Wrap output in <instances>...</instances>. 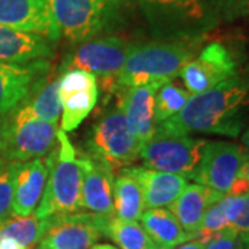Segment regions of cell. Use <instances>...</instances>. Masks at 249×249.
<instances>
[{
    "mask_svg": "<svg viewBox=\"0 0 249 249\" xmlns=\"http://www.w3.org/2000/svg\"><path fill=\"white\" fill-rule=\"evenodd\" d=\"M104 235L114 240L121 249H154L157 245L148 237V234L137 222L121 220L111 216L107 223Z\"/></svg>",
    "mask_w": 249,
    "mask_h": 249,
    "instance_id": "obj_26",
    "label": "cell"
},
{
    "mask_svg": "<svg viewBox=\"0 0 249 249\" xmlns=\"http://www.w3.org/2000/svg\"><path fill=\"white\" fill-rule=\"evenodd\" d=\"M248 160L249 154L238 144L208 142L193 180L227 196Z\"/></svg>",
    "mask_w": 249,
    "mask_h": 249,
    "instance_id": "obj_10",
    "label": "cell"
},
{
    "mask_svg": "<svg viewBox=\"0 0 249 249\" xmlns=\"http://www.w3.org/2000/svg\"><path fill=\"white\" fill-rule=\"evenodd\" d=\"M90 249H116L112 245H108V244H98V245H93Z\"/></svg>",
    "mask_w": 249,
    "mask_h": 249,
    "instance_id": "obj_37",
    "label": "cell"
},
{
    "mask_svg": "<svg viewBox=\"0 0 249 249\" xmlns=\"http://www.w3.org/2000/svg\"><path fill=\"white\" fill-rule=\"evenodd\" d=\"M16 108L29 118L57 124L62 112L61 100L58 97V78L50 80L49 73L40 76L29 90L27 97Z\"/></svg>",
    "mask_w": 249,
    "mask_h": 249,
    "instance_id": "obj_22",
    "label": "cell"
},
{
    "mask_svg": "<svg viewBox=\"0 0 249 249\" xmlns=\"http://www.w3.org/2000/svg\"><path fill=\"white\" fill-rule=\"evenodd\" d=\"M86 145L88 155L106 162L114 170L136 162L140 158L142 147L124 112L116 106L106 111L91 126Z\"/></svg>",
    "mask_w": 249,
    "mask_h": 249,
    "instance_id": "obj_7",
    "label": "cell"
},
{
    "mask_svg": "<svg viewBox=\"0 0 249 249\" xmlns=\"http://www.w3.org/2000/svg\"><path fill=\"white\" fill-rule=\"evenodd\" d=\"M57 124L29 118L14 107L0 118V158L11 162L45 158L57 142Z\"/></svg>",
    "mask_w": 249,
    "mask_h": 249,
    "instance_id": "obj_5",
    "label": "cell"
},
{
    "mask_svg": "<svg viewBox=\"0 0 249 249\" xmlns=\"http://www.w3.org/2000/svg\"><path fill=\"white\" fill-rule=\"evenodd\" d=\"M241 142H242V147H244V148L247 150V152L249 154V124L247 126V129L244 130V133H242Z\"/></svg>",
    "mask_w": 249,
    "mask_h": 249,
    "instance_id": "obj_35",
    "label": "cell"
},
{
    "mask_svg": "<svg viewBox=\"0 0 249 249\" xmlns=\"http://www.w3.org/2000/svg\"><path fill=\"white\" fill-rule=\"evenodd\" d=\"M142 229L158 249H173L191 240L175 214L166 209H147L140 217Z\"/></svg>",
    "mask_w": 249,
    "mask_h": 249,
    "instance_id": "obj_23",
    "label": "cell"
},
{
    "mask_svg": "<svg viewBox=\"0 0 249 249\" xmlns=\"http://www.w3.org/2000/svg\"><path fill=\"white\" fill-rule=\"evenodd\" d=\"M160 85H144L137 88L118 89L116 107L124 112L127 124L140 144L152 139L157 130L154 116V97Z\"/></svg>",
    "mask_w": 249,
    "mask_h": 249,
    "instance_id": "obj_15",
    "label": "cell"
},
{
    "mask_svg": "<svg viewBox=\"0 0 249 249\" xmlns=\"http://www.w3.org/2000/svg\"><path fill=\"white\" fill-rule=\"evenodd\" d=\"M237 73V62L223 43L206 45L183 67L180 76L184 88L193 96L212 89Z\"/></svg>",
    "mask_w": 249,
    "mask_h": 249,
    "instance_id": "obj_12",
    "label": "cell"
},
{
    "mask_svg": "<svg viewBox=\"0 0 249 249\" xmlns=\"http://www.w3.org/2000/svg\"><path fill=\"white\" fill-rule=\"evenodd\" d=\"M229 224L238 234L244 245L249 244V194L241 196H226Z\"/></svg>",
    "mask_w": 249,
    "mask_h": 249,
    "instance_id": "obj_29",
    "label": "cell"
},
{
    "mask_svg": "<svg viewBox=\"0 0 249 249\" xmlns=\"http://www.w3.org/2000/svg\"><path fill=\"white\" fill-rule=\"evenodd\" d=\"M202 36L160 40L137 45L126 58L116 79V90L144 85H165L180 75L183 67L196 57Z\"/></svg>",
    "mask_w": 249,
    "mask_h": 249,
    "instance_id": "obj_2",
    "label": "cell"
},
{
    "mask_svg": "<svg viewBox=\"0 0 249 249\" xmlns=\"http://www.w3.org/2000/svg\"><path fill=\"white\" fill-rule=\"evenodd\" d=\"M227 229H230V224H229L227 205H226V196H224L208 209L201 224V229L196 232L194 240H199L208 244L212 238Z\"/></svg>",
    "mask_w": 249,
    "mask_h": 249,
    "instance_id": "obj_28",
    "label": "cell"
},
{
    "mask_svg": "<svg viewBox=\"0 0 249 249\" xmlns=\"http://www.w3.org/2000/svg\"><path fill=\"white\" fill-rule=\"evenodd\" d=\"M206 142L204 139L170 136L155 130L151 140L142 144L140 158L147 169L193 178Z\"/></svg>",
    "mask_w": 249,
    "mask_h": 249,
    "instance_id": "obj_9",
    "label": "cell"
},
{
    "mask_svg": "<svg viewBox=\"0 0 249 249\" xmlns=\"http://www.w3.org/2000/svg\"><path fill=\"white\" fill-rule=\"evenodd\" d=\"M214 22L232 21L249 13V0H201Z\"/></svg>",
    "mask_w": 249,
    "mask_h": 249,
    "instance_id": "obj_30",
    "label": "cell"
},
{
    "mask_svg": "<svg viewBox=\"0 0 249 249\" xmlns=\"http://www.w3.org/2000/svg\"><path fill=\"white\" fill-rule=\"evenodd\" d=\"M136 43L119 36H104L82 42L64 58L60 72L80 70L94 75L101 89L116 91V79Z\"/></svg>",
    "mask_w": 249,
    "mask_h": 249,
    "instance_id": "obj_6",
    "label": "cell"
},
{
    "mask_svg": "<svg viewBox=\"0 0 249 249\" xmlns=\"http://www.w3.org/2000/svg\"><path fill=\"white\" fill-rule=\"evenodd\" d=\"M13 169L11 165L0 169V226L7 222L13 214Z\"/></svg>",
    "mask_w": 249,
    "mask_h": 249,
    "instance_id": "obj_31",
    "label": "cell"
},
{
    "mask_svg": "<svg viewBox=\"0 0 249 249\" xmlns=\"http://www.w3.org/2000/svg\"><path fill=\"white\" fill-rule=\"evenodd\" d=\"M142 187L145 209H158L173 204L186 188V178L158 170L147 169L142 166H126Z\"/></svg>",
    "mask_w": 249,
    "mask_h": 249,
    "instance_id": "obj_20",
    "label": "cell"
},
{
    "mask_svg": "<svg viewBox=\"0 0 249 249\" xmlns=\"http://www.w3.org/2000/svg\"><path fill=\"white\" fill-rule=\"evenodd\" d=\"M60 37L82 43L98 35L115 16L119 0H46Z\"/></svg>",
    "mask_w": 249,
    "mask_h": 249,
    "instance_id": "obj_8",
    "label": "cell"
},
{
    "mask_svg": "<svg viewBox=\"0 0 249 249\" xmlns=\"http://www.w3.org/2000/svg\"><path fill=\"white\" fill-rule=\"evenodd\" d=\"M204 249H244V244L231 227L209 241Z\"/></svg>",
    "mask_w": 249,
    "mask_h": 249,
    "instance_id": "obj_32",
    "label": "cell"
},
{
    "mask_svg": "<svg viewBox=\"0 0 249 249\" xmlns=\"http://www.w3.org/2000/svg\"><path fill=\"white\" fill-rule=\"evenodd\" d=\"M109 217L93 212L55 216L36 249H90L104 235Z\"/></svg>",
    "mask_w": 249,
    "mask_h": 249,
    "instance_id": "obj_11",
    "label": "cell"
},
{
    "mask_svg": "<svg viewBox=\"0 0 249 249\" xmlns=\"http://www.w3.org/2000/svg\"><path fill=\"white\" fill-rule=\"evenodd\" d=\"M160 40L198 37L216 27L201 0H134Z\"/></svg>",
    "mask_w": 249,
    "mask_h": 249,
    "instance_id": "obj_4",
    "label": "cell"
},
{
    "mask_svg": "<svg viewBox=\"0 0 249 249\" xmlns=\"http://www.w3.org/2000/svg\"><path fill=\"white\" fill-rule=\"evenodd\" d=\"M226 194L214 191L202 184H187L178 199L169 206V211L175 214L184 231L194 240L199 231L208 209L224 198Z\"/></svg>",
    "mask_w": 249,
    "mask_h": 249,
    "instance_id": "obj_19",
    "label": "cell"
},
{
    "mask_svg": "<svg viewBox=\"0 0 249 249\" xmlns=\"http://www.w3.org/2000/svg\"><path fill=\"white\" fill-rule=\"evenodd\" d=\"M240 173L244 176V178L247 180V183H248V187H249V160L245 162V165L242 166V169H241Z\"/></svg>",
    "mask_w": 249,
    "mask_h": 249,
    "instance_id": "obj_36",
    "label": "cell"
},
{
    "mask_svg": "<svg viewBox=\"0 0 249 249\" xmlns=\"http://www.w3.org/2000/svg\"><path fill=\"white\" fill-rule=\"evenodd\" d=\"M47 71V60L29 64H0V118L17 107L36 80Z\"/></svg>",
    "mask_w": 249,
    "mask_h": 249,
    "instance_id": "obj_18",
    "label": "cell"
},
{
    "mask_svg": "<svg viewBox=\"0 0 249 249\" xmlns=\"http://www.w3.org/2000/svg\"><path fill=\"white\" fill-rule=\"evenodd\" d=\"M0 25L43 36L52 42L60 39L46 0H0Z\"/></svg>",
    "mask_w": 249,
    "mask_h": 249,
    "instance_id": "obj_14",
    "label": "cell"
},
{
    "mask_svg": "<svg viewBox=\"0 0 249 249\" xmlns=\"http://www.w3.org/2000/svg\"><path fill=\"white\" fill-rule=\"evenodd\" d=\"M0 249H28L11 238H0Z\"/></svg>",
    "mask_w": 249,
    "mask_h": 249,
    "instance_id": "obj_34",
    "label": "cell"
},
{
    "mask_svg": "<svg viewBox=\"0 0 249 249\" xmlns=\"http://www.w3.org/2000/svg\"><path fill=\"white\" fill-rule=\"evenodd\" d=\"M114 172L108 163L85 155V173L80 194V208L93 213H114Z\"/></svg>",
    "mask_w": 249,
    "mask_h": 249,
    "instance_id": "obj_16",
    "label": "cell"
},
{
    "mask_svg": "<svg viewBox=\"0 0 249 249\" xmlns=\"http://www.w3.org/2000/svg\"><path fill=\"white\" fill-rule=\"evenodd\" d=\"M244 249H249V244L248 245H244Z\"/></svg>",
    "mask_w": 249,
    "mask_h": 249,
    "instance_id": "obj_39",
    "label": "cell"
},
{
    "mask_svg": "<svg viewBox=\"0 0 249 249\" xmlns=\"http://www.w3.org/2000/svg\"><path fill=\"white\" fill-rule=\"evenodd\" d=\"M55 216L37 217L35 213L28 216H11L0 226V238H11L28 249H34L52 227Z\"/></svg>",
    "mask_w": 249,
    "mask_h": 249,
    "instance_id": "obj_25",
    "label": "cell"
},
{
    "mask_svg": "<svg viewBox=\"0 0 249 249\" xmlns=\"http://www.w3.org/2000/svg\"><path fill=\"white\" fill-rule=\"evenodd\" d=\"M58 97L61 100V130L72 132L97 104L98 85L94 75L71 70L58 78Z\"/></svg>",
    "mask_w": 249,
    "mask_h": 249,
    "instance_id": "obj_13",
    "label": "cell"
},
{
    "mask_svg": "<svg viewBox=\"0 0 249 249\" xmlns=\"http://www.w3.org/2000/svg\"><path fill=\"white\" fill-rule=\"evenodd\" d=\"M45 160L49 175L43 196L36 208V216L43 219L79 212L85 155L78 157L65 132L58 130L57 142Z\"/></svg>",
    "mask_w": 249,
    "mask_h": 249,
    "instance_id": "obj_3",
    "label": "cell"
},
{
    "mask_svg": "<svg viewBox=\"0 0 249 249\" xmlns=\"http://www.w3.org/2000/svg\"><path fill=\"white\" fill-rule=\"evenodd\" d=\"M144 211L142 187L127 170L122 168L114 181V213L121 220L137 222Z\"/></svg>",
    "mask_w": 249,
    "mask_h": 249,
    "instance_id": "obj_24",
    "label": "cell"
},
{
    "mask_svg": "<svg viewBox=\"0 0 249 249\" xmlns=\"http://www.w3.org/2000/svg\"><path fill=\"white\" fill-rule=\"evenodd\" d=\"M205 242L199 240H190L186 241V242H183V244H180L178 247H175L173 249H204L205 248Z\"/></svg>",
    "mask_w": 249,
    "mask_h": 249,
    "instance_id": "obj_33",
    "label": "cell"
},
{
    "mask_svg": "<svg viewBox=\"0 0 249 249\" xmlns=\"http://www.w3.org/2000/svg\"><path fill=\"white\" fill-rule=\"evenodd\" d=\"M52 55L49 39L0 25V64H29Z\"/></svg>",
    "mask_w": 249,
    "mask_h": 249,
    "instance_id": "obj_21",
    "label": "cell"
},
{
    "mask_svg": "<svg viewBox=\"0 0 249 249\" xmlns=\"http://www.w3.org/2000/svg\"><path fill=\"white\" fill-rule=\"evenodd\" d=\"M1 168H3V160L0 158V169H1Z\"/></svg>",
    "mask_w": 249,
    "mask_h": 249,
    "instance_id": "obj_38",
    "label": "cell"
},
{
    "mask_svg": "<svg viewBox=\"0 0 249 249\" xmlns=\"http://www.w3.org/2000/svg\"><path fill=\"white\" fill-rule=\"evenodd\" d=\"M190 97L191 94L178 82L170 80L162 85L154 97V116L157 124L180 112Z\"/></svg>",
    "mask_w": 249,
    "mask_h": 249,
    "instance_id": "obj_27",
    "label": "cell"
},
{
    "mask_svg": "<svg viewBox=\"0 0 249 249\" xmlns=\"http://www.w3.org/2000/svg\"><path fill=\"white\" fill-rule=\"evenodd\" d=\"M154 249H158V248H154Z\"/></svg>",
    "mask_w": 249,
    "mask_h": 249,
    "instance_id": "obj_40",
    "label": "cell"
},
{
    "mask_svg": "<svg viewBox=\"0 0 249 249\" xmlns=\"http://www.w3.org/2000/svg\"><path fill=\"white\" fill-rule=\"evenodd\" d=\"M13 169V214L28 216L34 213L40 202L49 169L45 158L25 160V162H11Z\"/></svg>",
    "mask_w": 249,
    "mask_h": 249,
    "instance_id": "obj_17",
    "label": "cell"
},
{
    "mask_svg": "<svg viewBox=\"0 0 249 249\" xmlns=\"http://www.w3.org/2000/svg\"><path fill=\"white\" fill-rule=\"evenodd\" d=\"M248 108L249 78L235 73L212 89L193 94L183 109L158 124L157 130L170 136L212 133L237 137L245 126Z\"/></svg>",
    "mask_w": 249,
    "mask_h": 249,
    "instance_id": "obj_1",
    "label": "cell"
}]
</instances>
